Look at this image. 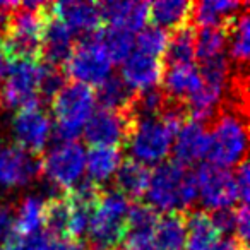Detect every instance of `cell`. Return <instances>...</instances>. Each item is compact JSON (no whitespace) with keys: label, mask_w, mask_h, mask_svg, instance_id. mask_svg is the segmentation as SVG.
Returning a JSON list of instances; mask_svg holds the SVG:
<instances>
[{"label":"cell","mask_w":250,"mask_h":250,"mask_svg":"<svg viewBox=\"0 0 250 250\" xmlns=\"http://www.w3.org/2000/svg\"><path fill=\"white\" fill-rule=\"evenodd\" d=\"M134 96L136 93L122 81V77L110 76L98 86V94L94 98L101 103V108L113 111H129Z\"/></svg>","instance_id":"cell-29"},{"label":"cell","mask_w":250,"mask_h":250,"mask_svg":"<svg viewBox=\"0 0 250 250\" xmlns=\"http://www.w3.org/2000/svg\"><path fill=\"white\" fill-rule=\"evenodd\" d=\"M235 238L240 242V245L249 250V233H250V214L249 206L242 204L235 209Z\"/></svg>","instance_id":"cell-35"},{"label":"cell","mask_w":250,"mask_h":250,"mask_svg":"<svg viewBox=\"0 0 250 250\" xmlns=\"http://www.w3.org/2000/svg\"><path fill=\"white\" fill-rule=\"evenodd\" d=\"M122 163V153L118 147H101L93 146L86 154V170L89 182L94 185L108 182Z\"/></svg>","instance_id":"cell-26"},{"label":"cell","mask_w":250,"mask_h":250,"mask_svg":"<svg viewBox=\"0 0 250 250\" xmlns=\"http://www.w3.org/2000/svg\"><path fill=\"white\" fill-rule=\"evenodd\" d=\"M65 86V74L62 67L42 63V79H40V100H50Z\"/></svg>","instance_id":"cell-34"},{"label":"cell","mask_w":250,"mask_h":250,"mask_svg":"<svg viewBox=\"0 0 250 250\" xmlns=\"http://www.w3.org/2000/svg\"><path fill=\"white\" fill-rule=\"evenodd\" d=\"M45 199L38 195H26L12 214V231L18 235H33L43 228Z\"/></svg>","instance_id":"cell-28"},{"label":"cell","mask_w":250,"mask_h":250,"mask_svg":"<svg viewBox=\"0 0 250 250\" xmlns=\"http://www.w3.org/2000/svg\"><path fill=\"white\" fill-rule=\"evenodd\" d=\"M226 26L225 28L206 26L195 31V57L201 62L223 53L226 46Z\"/></svg>","instance_id":"cell-31"},{"label":"cell","mask_w":250,"mask_h":250,"mask_svg":"<svg viewBox=\"0 0 250 250\" xmlns=\"http://www.w3.org/2000/svg\"><path fill=\"white\" fill-rule=\"evenodd\" d=\"M158 212L147 204L130 206L129 211V225H127V235L124 242L127 243L129 250H149L153 249L154 229L158 225Z\"/></svg>","instance_id":"cell-17"},{"label":"cell","mask_w":250,"mask_h":250,"mask_svg":"<svg viewBox=\"0 0 250 250\" xmlns=\"http://www.w3.org/2000/svg\"><path fill=\"white\" fill-rule=\"evenodd\" d=\"M94 103L93 89L79 83H65L52 98L50 104L55 117V134L62 143H72L83 132L94 111Z\"/></svg>","instance_id":"cell-4"},{"label":"cell","mask_w":250,"mask_h":250,"mask_svg":"<svg viewBox=\"0 0 250 250\" xmlns=\"http://www.w3.org/2000/svg\"><path fill=\"white\" fill-rule=\"evenodd\" d=\"M195 185H197V199L208 209L221 211V209L231 208L236 197L233 173L225 168H218L214 165H202L195 175Z\"/></svg>","instance_id":"cell-12"},{"label":"cell","mask_w":250,"mask_h":250,"mask_svg":"<svg viewBox=\"0 0 250 250\" xmlns=\"http://www.w3.org/2000/svg\"><path fill=\"white\" fill-rule=\"evenodd\" d=\"M247 2H231V0H206L192 4L190 19L199 28L216 26L225 28L242 9L247 7Z\"/></svg>","instance_id":"cell-21"},{"label":"cell","mask_w":250,"mask_h":250,"mask_svg":"<svg viewBox=\"0 0 250 250\" xmlns=\"http://www.w3.org/2000/svg\"><path fill=\"white\" fill-rule=\"evenodd\" d=\"M249 163L242 161V163L236 167V171L233 173V182H235V188H236V197L238 201H242V204H247L249 201V192H250V187H249Z\"/></svg>","instance_id":"cell-36"},{"label":"cell","mask_w":250,"mask_h":250,"mask_svg":"<svg viewBox=\"0 0 250 250\" xmlns=\"http://www.w3.org/2000/svg\"><path fill=\"white\" fill-rule=\"evenodd\" d=\"M101 19L110 24V28L124 29V31H141L147 21L146 2H103L98 4Z\"/></svg>","instance_id":"cell-18"},{"label":"cell","mask_w":250,"mask_h":250,"mask_svg":"<svg viewBox=\"0 0 250 250\" xmlns=\"http://www.w3.org/2000/svg\"><path fill=\"white\" fill-rule=\"evenodd\" d=\"M175 163L180 167H190L208 153V129L206 125L195 120H187L180 127L173 139Z\"/></svg>","instance_id":"cell-15"},{"label":"cell","mask_w":250,"mask_h":250,"mask_svg":"<svg viewBox=\"0 0 250 250\" xmlns=\"http://www.w3.org/2000/svg\"><path fill=\"white\" fill-rule=\"evenodd\" d=\"M163 76V60L134 50L122 62V81L134 93L154 89Z\"/></svg>","instance_id":"cell-14"},{"label":"cell","mask_w":250,"mask_h":250,"mask_svg":"<svg viewBox=\"0 0 250 250\" xmlns=\"http://www.w3.org/2000/svg\"><path fill=\"white\" fill-rule=\"evenodd\" d=\"M52 130V118L40 108V104L19 110L11 122V132L16 146L38 156L48 144Z\"/></svg>","instance_id":"cell-9"},{"label":"cell","mask_w":250,"mask_h":250,"mask_svg":"<svg viewBox=\"0 0 250 250\" xmlns=\"http://www.w3.org/2000/svg\"><path fill=\"white\" fill-rule=\"evenodd\" d=\"M12 231V211L7 206H0V243L5 242Z\"/></svg>","instance_id":"cell-38"},{"label":"cell","mask_w":250,"mask_h":250,"mask_svg":"<svg viewBox=\"0 0 250 250\" xmlns=\"http://www.w3.org/2000/svg\"><path fill=\"white\" fill-rule=\"evenodd\" d=\"M42 175V158L16 144L0 147V187L22 188Z\"/></svg>","instance_id":"cell-10"},{"label":"cell","mask_w":250,"mask_h":250,"mask_svg":"<svg viewBox=\"0 0 250 250\" xmlns=\"http://www.w3.org/2000/svg\"><path fill=\"white\" fill-rule=\"evenodd\" d=\"M153 249L185 250V216L182 212H167L158 219Z\"/></svg>","instance_id":"cell-25"},{"label":"cell","mask_w":250,"mask_h":250,"mask_svg":"<svg viewBox=\"0 0 250 250\" xmlns=\"http://www.w3.org/2000/svg\"><path fill=\"white\" fill-rule=\"evenodd\" d=\"M163 93L168 100L185 103L187 98L194 93L201 84L199 67L195 63H175L163 65Z\"/></svg>","instance_id":"cell-19"},{"label":"cell","mask_w":250,"mask_h":250,"mask_svg":"<svg viewBox=\"0 0 250 250\" xmlns=\"http://www.w3.org/2000/svg\"><path fill=\"white\" fill-rule=\"evenodd\" d=\"M63 67L65 74L72 77L74 83L91 87L100 86L104 79L111 76L113 62L101 43L100 33H94L74 43V48Z\"/></svg>","instance_id":"cell-6"},{"label":"cell","mask_w":250,"mask_h":250,"mask_svg":"<svg viewBox=\"0 0 250 250\" xmlns=\"http://www.w3.org/2000/svg\"><path fill=\"white\" fill-rule=\"evenodd\" d=\"M48 5L43 2H21L7 14H2L0 45L7 60L42 59L43 29Z\"/></svg>","instance_id":"cell-1"},{"label":"cell","mask_w":250,"mask_h":250,"mask_svg":"<svg viewBox=\"0 0 250 250\" xmlns=\"http://www.w3.org/2000/svg\"><path fill=\"white\" fill-rule=\"evenodd\" d=\"M5 72H7V59H5L4 50H2V45H0V83L4 81Z\"/></svg>","instance_id":"cell-41"},{"label":"cell","mask_w":250,"mask_h":250,"mask_svg":"<svg viewBox=\"0 0 250 250\" xmlns=\"http://www.w3.org/2000/svg\"><path fill=\"white\" fill-rule=\"evenodd\" d=\"M249 146V130H247V111L235 106L219 108L216 117L211 120L208 129V153L211 165L218 168L238 167L245 161Z\"/></svg>","instance_id":"cell-2"},{"label":"cell","mask_w":250,"mask_h":250,"mask_svg":"<svg viewBox=\"0 0 250 250\" xmlns=\"http://www.w3.org/2000/svg\"><path fill=\"white\" fill-rule=\"evenodd\" d=\"M89 250H98V249H89Z\"/></svg>","instance_id":"cell-43"},{"label":"cell","mask_w":250,"mask_h":250,"mask_svg":"<svg viewBox=\"0 0 250 250\" xmlns=\"http://www.w3.org/2000/svg\"><path fill=\"white\" fill-rule=\"evenodd\" d=\"M42 63L38 60H14L4 76L0 89V104L14 110H24L40 104Z\"/></svg>","instance_id":"cell-7"},{"label":"cell","mask_w":250,"mask_h":250,"mask_svg":"<svg viewBox=\"0 0 250 250\" xmlns=\"http://www.w3.org/2000/svg\"><path fill=\"white\" fill-rule=\"evenodd\" d=\"M168 45V33L160 28H143L134 40V50L141 52L144 55L154 57V59H161L165 55V50Z\"/></svg>","instance_id":"cell-33"},{"label":"cell","mask_w":250,"mask_h":250,"mask_svg":"<svg viewBox=\"0 0 250 250\" xmlns=\"http://www.w3.org/2000/svg\"><path fill=\"white\" fill-rule=\"evenodd\" d=\"M149 250H154V249H149Z\"/></svg>","instance_id":"cell-44"},{"label":"cell","mask_w":250,"mask_h":250,"mask_svg":"<svg viewBox=\"0 0 250 250\" xmlns=\"http://www.w3.org/2000/svg\"><path fill=\"white\" fill-rule=\"evenodd\" d=\"M249 31H250V16H249V5H247L226 26V45H228L229 50V59L236 65V69H247V62H249V55H250Z\"/></svg>","instance_id":"cell-23"},{"label":"cell","mask_w":250,"mask_h":250,"mask_svg":"<svg viewBox=\"0 0 250 250\" xmlns=\"http://www.w3.org/2000/svg\"><path fill=\"white\" fill-rule=\"evenodd\" d=\"M86 171V151L79 143H60L42 158V173L55 188L70 190Z\"/></svg>","instance_id":"cell-8"},{"label":"cell","mask_w":250,"mask_h":250,"mask_svg":"<svg viewBox=\"0 0 250 250\" xmlns=\"http://www.w3.org/2000/svg\"><path fill=\"white\" fill-rule=\"evenodd\" d=\"M45 233L53 240H69V208L63 197L53 195L45 201L43 209Z\"/></svg>","instance_id":"cell-30"},{"label":"cell","mask_w":250,"mask_h":250,"mask_svg":"<svg viewBox=\"0 0 250 250\" xmlns=\"http://www.w3.org/2000/svg\"><path fill=\"white\" fill-rule=\"evenodd\" d=\"M74 48V35L55 18L46 11L45 29H43V48L42 57H45V63L60 67L69 59L70 52Z\"/></svg>","instance_id":"cell-16"},{"label":"cell","mask_w":250,"mask_h":250,"mask_svg":"<svg viewBox=\"0 0 250 250\" xmlns=\"http://www.w3.org/2000/svg\"><path fill=\"white\" fill-rule=\"evenodd\" d=\"M212 250H247V249L240 245V242L236 238H223L212 247Z\"/></svg>","instance_id":"cell-40"},{"label":"cell","mask_w":250,"mask_h":250,"mask_svg":"<svg viewBox=\"0 0 250 250\" xmlns=\"http://www.w3.org/2000/svg\"><path fill=\"white\" fill-rule=\"evenodd\" d=\"M50 12L72 35H94V33H100V28L103 24L98 4H91V2L70 0V2L50 4Z\"/></svg>","instance_id":"cell-13"},{"label":"cell","mask_w":250,"mask_h":250,"mask_svg":"<svg viewBox=\"0 0 250 250\" xmlns=\"http://www.w3.org/2000/svg\"><path fill=\"white\" fill-rule=\"evenodd\" d=\"M130 204L118 190H101V197L89 223L93 249L113 250L120 247L127 235Z\"/></svg>","instance_id":"cell-5"},{"label":"cell","mask_w":250,"mask_h":250,"mask_svg":"<svg viewBox=\"0 0 250 250\" xmlns=\"http://www.w3.org/2000/svg\"><path fill=\"white\" fill-rule=\"evenodd\" d=\"M132 117L127 111H113L101 108L93 111L87 124L84 125V139L91 146L118 147L125 144L129 136Z\"/></svg>","instance_id":"cell-11"},{"label":"cell","mask_w":250,"mask_h":250,"mask_svg":"<svg viewBox=\"0 0 250 250\" xmlns=\"http://www.w3.org/2000/svg\"><path fill=\"white\" fill-rule=\"evenodd\" d=\"M113 250H129V249H127V247H125V245H124V247L120 245V247H117V249H113Z\"/></svg>","instance_id":"cell-42"},{"label":"cell","mask_w":250,"mask_h":250,"mask_svg":"<svg viewBox=\"0 0 250 250\" xmlns=\"http://www.w3.org/2000/svg\"><path fill=\"white\" fill-rule=\"evenodd\" d=\"M212 223L218 228L219 233H229L235 229V209H221V211H216L211 216Z\"/></svg>","instance_id":"cell-37"},{"label":"cell","mask_w":250,"mask_h":250,"mask_svg":"<svg viewBox=\"0 0 250 250\" xmlns=\"http://www.w3.org/2000/svg\"><path fill=\"white\" fill-rule=\"evenodd\" d=\"M163 65L175 63H194L195 60V29L192 24H184L173 29L168 36V45L165 50Z\"/></svg>","instance_id":"cell-27"},{"label":"cell","mask_w":250,"mask_h":250,"mask_svg":"<svg viewBox=\"0 0 250 250\" xmlns=\"http://www.w3.org/2000/svg\"><path fill=\"white\" fill-rule=\"evenodd\" d=\"M192 2L185 0H163V2H154L149 4L147 9V19L153 22L154 28L160 29H177L180 26L187 24L190 19Z\"/></svg>","instance_id":"cell-24"},{"label":"cell","mask_w":250,"mask_h":250,"mask_svg":"<svg viewBox=\"0 0 250 250\" xmlns=\"http://www.w3.org/2000/svg\"><path fill=\"white\" fill-rule=\"evenodd\" d=\"M151 171L146 165L139 161L125 160L120 163L117 173H115V182H117V190L124 195L127 201L134 199L139 201L143 195H146L147 185H149Z\"/></svg>","instance_id":"cell-22"},{"label":"cell","mask_w":250,"mask_h":250,"mask_svg":"<svg viewBox=\"0 0 250 250\" xmlns=\"http://www.w3.org/2000/svg\"><path fill=\"white\" fill-rule=\"evenodd\" d=\"M221 240V233L211 216L202 209L188 211L185 216V250H212Z\"/></svg>","instance_id":"cell-20"},{"label":"cell","mask_w":250,"mask_h":250,"mask_svg":"<svg viewBox=\"0 0 250 250\" xmlns=\"http://www.w3.org/2000/svg\"><path fill=\"white\" fill-rule=\"evenodd\" d=\"M46 250H86L81 242H70V240H53L50 242Z\"/></svg>","instance_id":"cell-39"},{"label":"cell","mask_w":250,"mask_h":250,"mask_svg":"<svg viewBox=\"0 0 250 250\" xmlns=\"http://www.w3.org/2000/svg\"><path fill=\"white\" fill-rule=\"evenodd\" d=\"M100 40L111 62H124L134 52V35L117 28H106L100 33Z\"/></svg>","instance_id":"cell-32"},{"label":"cell","mask_w":250,"mask_h":250,"mask_svg":"<svg viewBox=\"0 0 250 250\" xmlns=\"http://www.w3.org/2000/svg\"><path fill=\"white\" fill-rule=\"evenodd\" d=\"M149 208L163 212H182L188 209L197 199L195 173L180 167L175 161L161 163L151 173L147 185Z\"/></svg>","instance_id":"cell-3"},{"label":"cell","mask_w":250,"mask_h":250,"mask_svg":"<svg viewBox=\"0 0 250 250\" xmlns=\"http://www.w3.org/2000/svg\"><path fill=\"white\" fill-rule=\"evenodd\" d=\"M0 250H4V249H0Z\"/></svg>","instance_id":"cell-45"}]
</instances>
